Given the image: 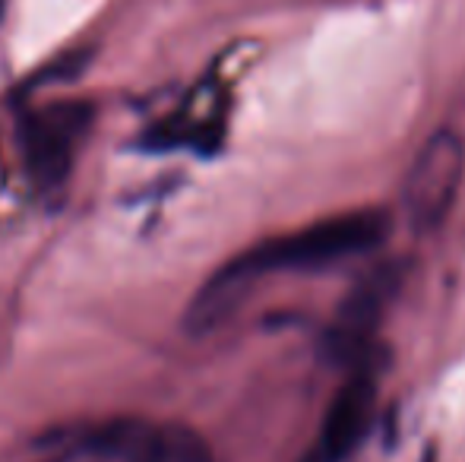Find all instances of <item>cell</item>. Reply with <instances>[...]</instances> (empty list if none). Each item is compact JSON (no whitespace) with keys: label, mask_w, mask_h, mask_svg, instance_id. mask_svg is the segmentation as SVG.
Masks as SVG:
<instances>
[{"label":"cell","mask_w":465,"mask_h":462,"mask_svg":"<svg viewBox=\"0 0 465 462\" xmlns=\"http://www.w3.org/2000/svg\"><path fill=\"white\" fill-rule=\"evenodd\" d=\"M390 238V216L383 210H349L326 216L298 231L276 234L222 266L190 301L187 329L209 333L238 310L257 279L270 272H304L345 263L380 247Z\"/></svg>","instance_id":"obj_1"},{"label":"cell","mask_w":465,"mask_h":462,"mask_svg":"<svg viewBox=\"0 0 465 462\" xmlns=\"http://www.w3.org/2000/svg\"><path fill=\"white\" fill-rule=\"evenodd\" d=\"M61 457H95L111 462H213V450L196 431L184 425H149L140 418H121L108 425L70 434L61 444Z\"/></svg>","instance_id":"obj_2"},{"label":"cell","mask_w":465,"mask_h":462,"mask_svg":"<svg viewBox=\"0 0 465 462\" xmlns=\"http://www.w3.org/2000/svg\"><path fill=\"white\" fill-rule=\"evenodd\" d=\"M465 174V143L456 130H437L405 174V212L415 231H437L453 212Z\"/></svg>","instance_id":"obj_3"},{"label":"cell","mask_w":465,"mask_h":462,"mask_svg":"<svg viewBox=\"0 0 465 462\" xmlns=\"http://www.w3.org/2000/svg\"><path fill=\"white\" fill-rule=\"evenodd\" d=\"M93 105L89 102H54L35 108L19 123L25 172L38 187H57L74 168L83 140L93 130Z\"/></svg>","instance_id":"obj_4"},{"label":"cell","mask_w":465,"mask_h":462,"mask_svg":"<svg viewBox=\"0 0 465 462\" xmlns=\"http://www.w3.org/2000/svg\"><path fill=\"white\" fill-rule=\"evenodd\" d=\"M402 270L396 263H383L371 272L364 282L349 291V298L339 308L330 333H326V355L345 368H361L371 364V346L377 323L386 310V301L396 295Z\"/></svg>","instance_id":"obj_5"},{"label":"cell","mask_w":465,"mask_h":462,"mask_svg":"<svg viewBox=\"0 0 465 462\" xmlns=\"http://www.w3.org/2000/svg\"><path fill=\"white\" fill-rule=\"evenodd\" d=\"M377 408V370L373 364L351 368L326 408L320 440L301 462H345L371 431Z\"/></svg>","instance_id":"obj_6"},{"label":"cell","mask_w":465,"mask_h":462,"mask_svg":"<svg viewBox=\"0 0 465 462\" xmlns=\"http://www.w3.org/2000/svg\"><path fill=\"white\" fill-rule=\"evenodd\" d=\"M0 16H4V0H0Z\"/></svg>","instance_id":"obj_7"}]
</instances>
